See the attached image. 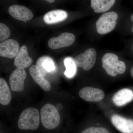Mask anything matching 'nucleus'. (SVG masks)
I'll return each mask as SVG.
<instances>
[{
	"label": "nucleus",
	"mask_w": 133,
	"mask_h": 133,
	"mask_svg": "<svg viewBox=\"0 0 133 133\" xmlns=\"http://www.w3.org/2000/svg\"><path fill=\"white\" fill-rule=\"evenodd\" d=\"M40 124V114L38 110L30 107L24 110L20 115L18 122V127L23 130H35Z\"/></svg>",
	"instance_id": "obj_1"
},
{
	"label": "nucleus",
	"mask_w": 133,
	"mask_h": 133,
	"mask_svg": "<svg viewBox=\"0 0 133 133\" xmlns=\"http://www.w3.org/2000/svg\"><path fill=\"white\" fill-rule=\"evenodd\" d=\"M102 66L107 73L112 77H116L119 74H122L125 71L126 65L123 61L119 60L118 57L115 54L107 53L102 58Z\"/></svg>",
	"instance_id": "obj_2"
},
{
	"label": "nucleus",
	"mask_w": 133,
	"mask_h": 133,
	"mask_svg": "<svg viewBox=\"0 0 133 133\" xmlns=\"http://www.w3.org/2000/svg\"><path fill=\"white\" fill-rule=\"evenodd\" d=\"M41 117L43 125L48 129L56 128L60 122V116L57 108L50 104H46L42 108Z\"/></svg>",
	"instance_id": "obj_3"
},
{
	"label": "nucleus",
	"mask_w": 133,
	"mask_h": 133,
	"mask_svg": "<svg viewBox=\"0 0 133 133\" xmlns=\"http://www.w3.org/2000/svg\"><path fill=\"white\" fill-rule=\"evenodd\" d=\"M118 18L117 13L114 11L102 15L96 23V29L98 33L104 35L112 31L116 26Z\"/></svg>",
	"instance_id": "obj_4"
},
{
	"label": "nucleus",
	"mask_w": 133,
	"mask_h": 133,
	"mask_svg": "<svg viewBox=\"0 0 133 133\" xmlns=\"http://www.w3.org/2000/svg\"><path fill=\"white\" fill-rule=\"evenodd\" d=\"M97 58V52L94 49L90 48L84 53L78 55L74 59L76 64L85 71L92 68L95 64Z\"/></svg>",
	"instance_id": "obj_5"
},
{
	"label": "nucleus",
	"mask_w": 133,
	"mask_h": 133,
	"mask_svg": "<svg viewBox=\"0 0 133 133\" xmlns=\"http://www.w3.org/2000/svg\"><path fill=\"white\" fill-rule=\"evenodd\" d=\"M76 37L73 34L64 32L57 37L50 38L48 41V45L50 49H57L69 47L74 43Z\"/></svg>",
	"instance_id": "obj_6"
},
{
	"label": "nucleus",
	"mask_w": 133,
	"mask_h": 133,
	"mask_svg": "<svg viewBox=\"0 0 133 133\" xmlns=\"http://www.w3.org/2000/svg\"><path fill=\"white\" fill-rule=\"evenodd\" d=\"M26 77L27 74L24 68H17L10 76L9 83L11 90L16 92L23 90Z\"/></svg>",
	"instance_id": "obj_7"
},
{
	"label": "nucleus",
	"mask_w": 133,
	"mask_h": 133,
	"mask_svg": "<svg viewBox=\"0 0 133 133\" xmlns=\"http://www.w3.org/2000/svg\"><path fill=\"white\" fill-rule=\"evenodd\" d=\"M78 94L81 98L88 102H99L105 97L104 92L101 89L89 87L81 89Z\"/></svg>",
	"instance_id": "obj_8"
},
{
	"label": "nucleus",
	"mask_w": 133,
	"mask_h": 133,
	"mask_svg": "<svg viewBox=\"0 0 133 133\" xmlns=\"http://www.w3.org/2000/svg\"><path fill=\"white\" fill-rule=\"evenodd\" d=\"M19 50V43L14 39H8L0 43V56L3 57L14 58Z\"/></svg>",
	"instance_id": "obj_9"
},
{
	"label": "nucleus",
	"mask_w": 133,
	"mask_h": 133,
	"mask_svg": "<svg viewBox=\"0 0 133 133\" xmlns=\"http://www.w3.org/2000/svg\"><path fill=\"white\" fill-rule=\"evenodd\" d=\"M111 121L117 130L122 133H133V120L126 118L118 115L111 117Z\"/></svg>",
	"instance_id": "obj_10"
},
{
	"label": "nucleus",
	"mask_w": 133,
	"mask_h": 133,
	"mask_svg": "<svg viewBox=\"0 0 133 133\" xmlns=\"http://www.w3.org/2000/svg\"><path fill=\"white\" fill-rule=\"evenodd\" d=\"M10 15L15 19L26 22L33 18L32 12L28 8L18 5L10 6L8 9Z\"/></svg>",
	"instance_id": "obj_11"
},
{
	"label": "nucleus",
	"mask_w": 133,
	"mask_h": 133,
	"mask_svg": "<svg viewBox=\"0 0 133 133\" xmlns=\"http://www.w3.org/2000/svg\"><path fill=\"white\" fill-rule=\"evenodd\" d=\"M33 62V59L29 55L27 46H22L15 57L14 62L15 66L17 68L21 67L24 69L30 66Z\"/></svg>",
	"instance_id": "obj_12"
},
{
	"label": "nucleus",
	"mask_w": 133,
	"mask_h": 133,
	"mask_svg": "<svg viewBox=\"0 0 133 133\" xmlns=\"http://www.w3.org/2000/svg\"><path fill=\"white\" fill-rule=\"evenodd\" d=\"M133 100V91L128 88H124L116 92L112 98L115 105L122 107L131 102Z\"/></svg>",
	"instance_id": "obj_13"
},
{
	"label": "nucleus",
	"mask_w": 133,
	"mask_h": 133,
	"mask_svg": "<svg viewBox=\"0 0 133 133\" xmlns=\"http://www.w3.org/2000/svg\"><path fill=\"white\" fill-rule=\"evenodd\" d=\"M29 72L37 84L44 91H49L51 89V86L49 82L44 78L41 73L39 68L36 65H33L29 69Z\"/></svg>",
	"instance_id": "obj_14"
},
{
	"label": "nucleus",
	"mask_w": 133,
	"mask_h": 133,
	"mask_svg": "<svg viewBox=\"0 0 133 133\" xmlns=\"http://www.w3.org/2000/svg\"><path fill=\"white\" fill-rule=\"evenodd\" d=\"M41 73L45 77L49 73L54 72L56 70V66L53 59L48 56H43L37 60L36 65Z\"/></svg>",
	"instance_id": "obj_15"
},
{
	"label": "nucleus",
	"mask_w": 133,
	"mask_h": 133,
	"mask_svg": "<svg viewBox=\"0 0 133 133\" xmlns=\"http://www.w3.org/2000/svg\"><path fill=\"white\" fill-rule=\"evenodd\" d=\"M67 16V13L64 10H56L46 13L43 17V20L46 24H55L64 21Z\"/></svg>",
	"instance_id": "obj_16"
},
{
	"label": "nucleus",
	"mask_w": 133,
	"mask_h": 133,
	"mask_svg": "<svg viewBox=\"0 0 133 133\" xmlns=\"http://www.w3.org/2000/svg\"><path fill=\"white\" fill-rule=\"evenodd\" d=\"M115 2V0H91V5L95 13H102L110 9Z\"/></svg>",
	"instance_id": "obj_17"
},
{
	"label": "nucleus",
	"mask_w": 133,
	"mask_h": 133,
	"mask_svg": "<svg viewBox=\"0 0 133 133\" xmlns=\"http://www.w3.org/2000/svg\"><path fill=\"white\" fill-rule=\"evenodd\" d=\"M10 90L5 79L0 78V103L4 105H8L11 101Z\"/></svg>",
	"instance_id": "obj_18"
},
{
	"label": "nucleus",
	"mask_w": 133,
	"mask_h": 133,
	"mask_svg": "<svg viewBox=\"0 0 133 133\" xmlns=\"http://www.w3.org/2000/svg\"><path fill=\"white\" fill-rule=\"evenodd\" d=\"M64 63L66 69L64 74L68 78H72L76 75L77 65L74 59L71 57H66L64 60Z\"/></svg>",
	"instance_id": "obj_19"
},
{
	"label": "nucleus",
	"mask_w": 133,
	"mask_h": 133,
	"mask_svg": "<svg viewBox=\"0 0 133 133\" xmlns=\"http://www.w3.org/2000/svg\"><path fill=\"white\" fill-rule=\"evenodd\" d=\"M10 35L9 29L5 24L1 23H0V41H6Z\"/></svg>",
	"instance_id": "obj_20"
},
{
	"label": "nucleus",
	"mask_w": 133,
	"mask_h": 133,
	"mask_svg": "<svg viewBox=\"0 0 133 133\" xmlns=\"http://www.w3.org/2000/svg\"><path fill=\"white\" fill-rule=\"evenodd\" d=\"M81 133H110L106 129L103 127H91L86 129Z\"/></svg>",
	"instance_id": "obj_21"
},
{
	"label": "nucleus",
	"mask_w": 133,
	"mask_h": 133,
	"mask_svg": "<svg viewBox=\"0 0 133 133\" xmlns=\"http://www.w3.org/2000/svg\"><path fill=\"white\" fill-rule=\"evenodd\" d=\"M57 109H58V110H60V109H62V104H59L57 105Z\"/></svg>",
	"instance_id": "obj_22"
},
{
	"label": "nucleus",
	"mask_w": 133,
	"mask_h": 133,
	"mask_svg": "<svg viewBox=\"0 0 133 133\" xmlns=\"http://www.w3.org/2000/svg\"><path fill=\"white\" fill-rule=\"evenodd\" d=\"M131 21H132V22H133V14L132 15V16H131ZM131 31H132V32L133 33V25L132 26V29H131Z\"/></svg>",
	"instance_id": "obj_23"
},
{
	"label": "nucleus",
	"mask_w": 133,
	"mask_h": 133,
	"mask_svg": "<svg viewBox=\"0 0 133 133\" xmlns=\"http://www.w3.org/2000/svg\"><path fill=\"white\" fill-rule=\"evenodd\" d=\"M131 75L132 77H133V66L132 67L131 70Z\"/></svg>",
	"instance_id": "obj_24"
},
{
	"label": "nucleus",
	"mask_w": 133,
	"mask_h": 133,
	"mask_svg": "<svg viewBox=\"0 0 133 133\" xmlns=\"http://www.w3.org/2000/svg\"><path fill=\"white\" fill-rule=\"evenodd\" d=\"M46 1L50 3H52L55 2V1H52V0H48V1Z\"/></svg>",
	"instance_id": "obj_25"
},
{
	"label": "nucleus",
	"mask_w": 133,
	"mask_h": 133,
	"mask_svg": "<svg viewBox=\"0 0 133 133\" xmlns=\"http://www.w3.org/2000/svg\"></svg>",
	"instance_id": "obj_26"
}]
</instances>
